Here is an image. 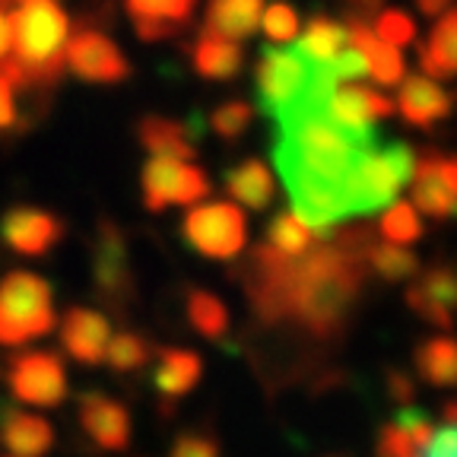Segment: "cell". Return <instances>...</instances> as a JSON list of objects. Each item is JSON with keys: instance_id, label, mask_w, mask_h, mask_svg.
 <instances>
[{"instance_id": "1", "label": "cell", "mask_w": 457, "mask_h": 457, "mask_svg": "<svg viewBox=\"0 0 457 457\" xmlns=\"http://www.w3.org/2000/svg\"><path fill=\"white\" fill-rule=\"evenodd\" d=\"M371 245L375 232L369 226L318 238L299 257H283L270 245H261L236 267V279L261 328L293 330L308 343L330 346L353 321L369 277Z\"/></svg>"}, {"instance_id": "2", "label": "cell", "mask_w": 457, "mask_h": 457, "mask_svg": "<svg viewBox=\"0 0 457 457\" xmlns=\"http://www.w3.org/2000/svg\"><path fill=\"white\" fill-rule=\"evenodd\" d=\"M277 124L273 159L289 197L302 191H340L353 162L375 150V137L346 134L318 112H289Z\"/></svg>"}, {"instance_id": "3", "label": "cell", "mask_w": 457, "mask_h": 457, "mask_svg": "<svg viewBox=\"0 0 457 457\" xmlns=\"http://www.w3.org/2000/svg\"><path fill=\"white\" fill-rule=\"evenodd\" d=\"M71 20L54 0H32L10 13L13 61L26 77V89H51L67 64Z\"/></svg>"}, {"instance_id": "4", "label": "cell", "mask_w": 457, "mask_h": 457, "mask_svg": "<svg viewBox=\"0 0 457 457\" xmlns=\"http://www.w3.org/2000/svg\"><path fill=\"white\" fill-rule=\"evenodd\" d=\"M416 156L407 143H387L385 150H369L346 171L340 191L353 213H375L397 197V191L413 179Z\"/></svg>"}, {"instance_id": "5", "label": "cell", "mask_w": 457, "mask_h": 457, "mask_svg": "<svg viewBox=\"0 0 457 457\" xmlns=\"http://www.w3.org/2000/svg\"><path fill=\"white\" fill-rule=\"evenodd\" d=\"M54 328L51 286L42 277L13 270L0 279V343L20 346L38 340Z\"/></svg>"}, {"instance_id": "6", "label": "cell", "mask_w": 457, "mask_h": 457, "mask_svg": "<svg viewBox=\"0 0 457 457\" xmlns=\"http://www.w3.org/2000/svg\"><path fill=\"white\" fill-rule=\"evenodd\" d=\"M185 238L197 254L216 257V261H232L245 248L248 222H245V213L236 204L213 200V204H200V207L187 210Z\"/></svg>"}, {"instance_id": "7", "label": "cell", "mask_w": 457, "mask_h": 457, "mask_svg": "<svg viewBox=\"0 0 457 457\" xmlns=\"http://www.w3.org/2000/svg\"><path fill=\"white\" fill-rule=\"evenodd\" d=\"M93 283L99 299L114 314H128L130 302H134V273H130L128 238L118 228V222L112 220H102L99 228H96Z\"/></svg>"}, {"instance_id": "8", "label": "cell", "mask_w": 457, "mask_h": 457, "mask_svg": "<svg viewBox=\"0 0 457 457\" xmlns=\"http://www.w3.org/2000/svg\"><path fill=\"white\" fill-rule=\"evenodd\" d=\"M4 378L22 403L61 407L67 397V371L57 353H16L4 365Z\"/></svg>"}, {"instance_id": "9", "label": "cell", "mask_w": 457, "mask_h": 457, "mask_svg": "<svg viewBox=\"0 0 457 457\" xmlns=\"http://www.w3.org/2000/svg\"><path fill=\"white\" fill-rule=\"evenodd\" d=\"M308 83V64L289 48H264L257 61V89L261 108L273 121L283 118L289 108L299 105Z\"/></svg>"}, {"instance_id": "10", "label": "cell", "mask_w": 457, "mask_h": 457, "mask_svg": "<svg viewBox=\"0 0 457 457\" xmlns=\"http://www.w3.org/2000/svg\"><path fill=\"white\" fill-rule=\"evenodd\" d=\"M210 194V179L179 159H150L143 165V204L159 213L169 204H197Z\"/></svg>"}, {"instance_id": "11", "label": "cell", "mask_w": 457, "mask_h": 457, "mask_svg": "<svg viewBox=\"0 0 457 457\" xmlns=\"http://www.w3.org/2000/svg\"><path fill=\"white\" fill-rule=\"evenodd\" d=\"M67 64L73 73L89 83H121L130 77L128 57L118 51V45L93 26H83L67 42Z\"/></svg>"}, {"instance_id": "12", "label": "cell", "mask_w": 457, "mask_h": 457, "mask_svg": "<svg viewBox=\"0 0 457 457\" xmlns=\"http://www.w3.org/2000/svg\"><path fill=\"white\" fill-rule=\"evenodd\" d=\"M321 114L334 128L346 130V134H353V137H375L371 134V121L391 118L394 102L387 99V96L375 93V89L346 83V86H337L334 93H330Z\"/></svg>"}, {"instance_id": "13", "label": "cell", "mask_w": 457, "mask_h": 457, "mask_svg": "<svg viewBox=\"0 0 457 457\" xmlns=\"http://www.w3.org/2000/svg\"><path fill=\"white\" fill-rule=\"evenodd\" d=\"M457 197V162L445 153H422L413 165V204L432 220H448Z\"/></svg>"}, {"instance_id": "14", "label": "cell", "mask_w": 457, "mask_h": 457, "mask_svg": "<svg viewBox=\"0 0 457 457\" xmlns=\"http://www.w3.org/2000/svg\"><path fill=\"white\" fill-rule=\"evenodd\" d=\"M64 220L36 207H10L0 220V238L26 257H42L64 238Z\"/></svg>"}, {"instance_id": "15", "label": "cell", "mask_w": 457, "mask_h": 457, "mask_svg": "<svg viewBox=\"0 0 457 457\" xmlns=\"http://www.w3.org/2000/svg\"><path fill=\"white\" fill-rule=\"evenodd\" d=\"M79 426L99 448L124 451L130 445V416L118 400L99 391L79 394Z\"/></svg>"}, {"instance_id": "16", "label": "cell", "mask_w": 457, "mask_h": 457, "mask_svg": "<svg viewBox=\"0 0 457 457\" xmlns=\"http://www.w3.org/2000/svg\"><path fill=\"white\" fill-rule=\"evenodd\" d=\"M124 7L143 42H162L191 26L197 0H124Z\"/></svg>"}, {"instance_id": "17", "label": "cell", "mask_w": 457, "mask_h": 457, "mask_svg": "<svg viewBox=\"0 0 457 457\" xmlns=\"http://www.w3.org/2000/svg\"><path fill=\"white\" fill-rule=\"evenodd\" d=\"M343 32H346V42H353V48L362 54L365 71H369V77L375 79V83L397 86L400 79L407 77V64H403L400 51L385 42H378L362 13L346 16V29H343Z\"/></svg>"}, {"instance_id": "18", "label": "cell", "mask_w": 457, "mask_h": 457, "mask_svg": "<svg viewBox=\"0 0 457 457\" xmlns=\"http://www.w3.org/2000/svg\"><path fill=\"white\" fill-rule=\"evenodd\" d=\"M454 302H457V277L445 264L432 267L420 283H413L407 289V305L442 330H451V324H454V318H451Z\"/></svg>"}, {"instance_id": "19", "label": "cell", "mask_w": 457, "mask_h": 457, "mask_svg": "<svg viewBox=\"0 0 457 457\" xmlns=\"http://www.w3.org/2000/svg\"><path fill=\"white\" fill-rule=\"evenodd\" d=\"M61 346L83 365H99L108 346V318L89 308H71L61 321Z\"/></svg>"}, {"instance_id": "20", "label": "cell", "mask_w": 457, "mask_h": 457, "mask_svg": "<svg viewBox=\"0 0 457 457\" xmlns=\"http://www.w3.org/2000/svg\"><path fill=\"white\" fill-rule=\"evenodd\" d=\"M0 438L16 457H42L54 445V428L38 416L16 410L13 403H0Z\"/></svg>"}, {"instance_id": "21", "label": "cell", "mask_w": 457, "mask_h": 457, "mask_svg": "<svg viewBox=\"0 0 457 457\" xmlns=\"http://www.w3.org/2000/svg\"><path fill=\"white\" fill-rule=\"evenodd\" d=\"M400 112L413 128H432L451 114V96L445 93L436 79L407 77L400 86Z\"/></svg>"}, {"instance_id": "22", "label": "cell", "mask_w": 457, "mask_h": 457, "mask_svg": "<svg viewBox=\"0 0 457 457\" xmlns=\"http://www.w3.org/2000/svg\"><path fill=\"white\" fill-rule=\"evenodd\" d=\"M204 375V362H200L197 353L191 350H159V359H156V391L162 397V410L169 413L171 403L187 394L194 385L200 381Z\"/></svg>"}, {"instance_id": "23", "label": "cell", "mask_w": 457, "mask_h": 457, "mask_svg": "<svg viewBox=\"0 0 457 457\" xmlns=\"http://www.w3.org/2000/svg\"><path fill=\"white\" fill-rule=\"evenodd\" d=\"M261 7H264V0H210L204 29L238 45L242 38L254 36L257 22H261Z\"/></svg>"}, {"instance_id": "24", "label": "cell", "mask_w": 457, "mask_h": 457, "mask_svg": "<svg viewBox=\"0 0 457 457\" xmlns=\"http://www.w3.org/2000/svg\"><path fill=\"white\" fill-rule=\"evenodd\" d=\"M191 64L200 77L207 79H232L245 67V51L236 42L220 38L204 29L191 48Z\"/></svg>"}, {"instance_id": "25", "label": "cell", "mask_w": 457, "mask_h": 457, "mask_svg": "<svg viewBox=\"0 0 457 457\" xmlns=\"http://www.w3.org/2000/svg\"><path fill=\"white\" fill-rule=\"evenodd\" d=\"M226 191L232 194V200L245 204L251 210H264L270 207L277 185H273V175L261 159H245V162L232 165L226 171Z\"/></svg>"}, {"instance_id": "26", "label": "cell", "mask_w": 457, "mask_h": 457, "mask_svg": "<svg viewBox=\"0 0 457 457\" xmlns=\"http://www.w3.org/2000/svg\"><path fill=\"white\" fill-rule=\"evenodd\" d=\"M420 64L426 77L432 79H451L457 71V13L445 10L442 20L436 22L428 42L422 45Z\"/></svg>"}, {"instance_id": "27", "label": "cell", "mask_w": 457, "mask_h": 457, "mask_svg": "<svg viewBox=\"0 0 457 457\" xmlns=\"http://www.w3.org/2000/svg\"><path fill=\"white\" fill-rule=\"evenodd\" d=\"M137 137L146 150L153 153V159H194V143L187 140L181 121H169V118H159V114H150L137 124Z\"/></svg>"}, {"instance_id": "28", "label": "cell", "mask_w": 457, "mask_h": 457, "mask_svg": "<svg viewBox=\"0 0 457 457\" xmlns=\"http://www.w3.org/2000/svg\"><path fill=\"white\" fill-rule=\"evenodd\" d=\"M346 48V32L328 16H312L305 26L299 48H293L305 64H330L340 51Z\"/></svg>"}, {"instance_id": "29", "label": "cell", "mask_w": 457, "mask_h": 457, "mask_svg": "<svg viewBox=\"0 0 457 457\" xmlns=\"http://www.w3.org/2000/svg\"><path fill=\"white\" fill-rule=\"evenodd\" d=\"M416 369H420L422 381L438 387H451L457 378V346L451 337H432V340L420 343L416 350Z\"/></svg>"}, {"instance_id": "30", "label": "cell", "mask_w": 457, "mask_h": 457, "mask_svg": "<svg viewBox=\"0 0 457 457\" xmlns=\"http://www.w3.org/2000/svg\"><path fill=\"white\" fill-rule=\"evenodd\" d=\"M187 321L210 340H222L228 330V308L222 305L220 295L207 293V289H191L187 293Z\"/></svg>"}, {"instance_id": "31", "label": "cell", "mask_w": 457, "mask_h": 457, "mask_svg": "<svg viewBox=\"0 0 457 457\" xmlns=\"http://www.w3.org/2000/svg\"><path fill=\"white\" fill-rule=\"evenodd\" d=\"M264 245H270V248L283 257H299L314 245V232L289 210V213H279L277 220L270 222Z\"/></svg>"}, {"instance_id": "32", "label": "cell", "mask_w": 457, "mask_h": 457, "mask_svg": "<svg viewBox=\"0 0 457 457\" xmlns=\"http://www.w3.org/2000/svg\"><path fill=\"white\" fill-rule=\"evenodd\" d=\"M369 270H375L387 283H397V279H410L420 273V261L416 254L403 248H394V245H371L369 248Z\"/></svg>"}, {"instance_id": "33", "label": "cell", "mask_w": 457, "mask_h": 457, "mask_svg": "<svg viewBox=\"0 0 457 457\" xmlns=\"http://www.w3.org/2000/svg\"><path fill=\"white\" fill-rule=\"evenodd\" d=\"M150 356H153L150 340L134 334V330H121V334L114 337V340H108V346H105V359L114 371H137L150 362Z\"/></svg>"}, {"instance_id": "34", "label": "cell", "mask_w": 457, "mask_h": 457, "mask_svg": "<svg viewBox=\"0 0 457 457\" xmlns=\"http://www.w3.org/2000/svg\"><path fill=\"white\" fill-rule=\"evenodd\" d=\"M378 228H381V236L394 245H410L422 236V222H420V216H416V207L407 204V200L391 204V207L385 210V216H381Z\"/></svg>"}, {"instance_id": "35", "label": "cell", "mask_w": 457, "mask_h": 457, "mask_svg": "<svg viewBox=\"0 0 457 457\" xmlns=\"http://www.w3.org/2000/svg\"><path fill=\"white\" fill-rule=\"evenodd\" d=\"M254 121V105L242 99H232L226 105H220L213 114H210V128L222 137V140H238L245 130Z\"/></svg>"}, {"instance_id": "36", "label": "cell", "mask_w": 457, "mask_h": 457, "mask_svg": "<svg viewBox=\"0 0 457 457\" xmlns=\"http://www.w3.org/2000/svg\"><path fill=\"white\" fill-rule=\"evenodd\" d=\"M375 38L391 48H400V45H410L416 38V22L410 20L407 13H400V10H385V13L375 16Z\"/></svg>"}, {"instance_id": "37", "label": "cell", "mask_w": 457, "mask_h": 457, "mask_svg": "<svg viewBox=\"0 0 457 457\" xmlns=\"http://www.w3.org/2000/svg\"><path fill=\"white\" fill-rule=\"evenodd\" d=\"M257 26H264V32L273 42H289V38L299 36V13L289 4L277 0V4H270L264 10V20L257 22Z\"/></svg>"}, {"instance_id": "38", "label": "cell", "mask_w": 457, "mask_h": 457, "mask_svg": "<svg viewBox=\"0 0 457 457\" xmlns=\"http://www.w3.org/2000/svg\"><path fill=\"white\" fill-rule=\"evenodd\" d=\"M422 445L400 426H385L378 438V457H422Z\"/></svg>"}, {"instance_id": "39", "label": "cell", "mask_w": 457, "mask_h": 457, "mask_svg": "<svg viewBox=\"0 0 457 457\" xmlns=\"http://www.w3.org/2000/svg\"><path fill=\"white\" fill-rule=\"evenodd\" d=\"M171 457H220V442L213 436L200 432H185L171 445Z\"/></svg>"}, {"instance_id": "40", "label": "cell", "mask_w": 457, "mask_h": 457, "mask_svg": "<svg viewBox=\"0 0 457 457\" xmlns=\"http://www.w3.org/2000/svg\"><path fill=\"white\" fill-rule=\"evenodd\" d=\"M328 67H330V73H334L337 83H353V79H359V77H365V73H369V71H365L362 54H359L356 48H343Z\"/></svg>"}, {"instance_id": "41", "label": "cell", "mask_w": 457, "mask_h": 457, "mask_svg": "<svg viewBox=\"0 0 457 457\" xmlns=\"http://www.w3.org/2000/svg\"><path fill=\"white\" fill-rule=\"evenodd\" d=\"M387 394H391L394 403H400V407H413V381L403 371L397 369L387 371Z\"/></svg>"}, {"instance_id": "42", "label": "cell", "mask_w": 457, "mask_h": 457, "mask_svg": "<svg viewBox=\"0 0 457 457\" xmlns=\"http://www.w3.org/2000/svg\"><path fill=\"white\" fill-rule=\"evenodd\" d=\"M16 124V105H13V89L0 79V130H10Z\"/></svg>"}, {"instance_id": "43", "label": "cell", "mask_w": 457, "mask_h": 457, "mask_svg": "<svg viewBox=\"0 0 457 457\" xmlns=\"http://www.w3.org/2000/svg\"><path fill=\"white\" fill-rule=\"evenodd\" d=\"M10 57V13L0 10V64Z\"/></svg>"}, {"instance_id": "44", "label": "cell", "mask_w": 457, "mask_h": 457, "mask_svg": "<svg viewBox=\"0 0 457 457\" xmlns=\"http://www.w3.org/2000/svg\"><path fill=\"white\" fill-rule=\"evenodd\" d=\"M416 7L426 16H442L445 10H451V0H416Z\"/></svg>"}, {"instance_id": "45", "label": "cell", "mask_w": 457, "mask_h": 457, "mask_svg": "<svg viewBox=\"0 0 457 457\" xmlns=\"http://www.w3.org/2000/svg\"><path fill=\"white\" fill-rule=\"evenodd\" d=\"M359 4H362V7H365V10H371V7H378L381 0H359Z\"/></svg>"}, {"instance_id": "46", "label": "cell", "mask_w": 457, "mask_h": 457, "mask_svg": "<svg viewBox=\"0 0 457 457\" xmlns=\"http://www.w3.org/2000/svg\"><path fill=\"white\" fill-rule=\"evenodd\" d=\"M10 4H13V0H0V10H7Z\"/></svg>"}, {"instance_id": "47", "label": "cell", "mask_w": 457, "mask_h": 457, "mask_svg": "<svg viewBox=\"0 0 457 457\" xmlns=\"http://www.w3.org/2000/svg\"><path fill=\"white\" fill-rule=\"evenodd\" d=\"M20 4H32V0H20Z\"/></svg>"}, {"instance_id": "48", "label": "cell", "mask_w": 457, "mask_h": 457, "mask_svg": "<svg viewBox=\"0 0 457 457\" xmlns=\"http://www.w3.org/2000/svg\"><path fill=\"white\" fill-rule=\"evenodd\" d=\"M334 457H343V454H334Z\"/></svg>"}]
</instances>
